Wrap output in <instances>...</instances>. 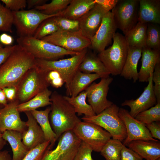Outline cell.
I'll list each match as a JSON object with an SVG mask.
<instances>
[{
    "mask_svg": "<svg viewBox=\"0 0 160 160\" xmlns=\"http://www.w3.org/2000/svg\"><path fill=\"white\" fill-rule=\"evenodd\" d=\"M36 65V59L18 44L7 60L0 66V89L17 87L27 71Z\"/></svg>",
    "mask_w": 160,
    "mask_h": 160,
    "instance_id": "6da1fadb",
    "label": "cell"
},
{
    "mask_svg": "<svg viewBox=\"0 0 160 160\" xmlns=\"http://www.w3.org/2000/svg\"><path fill=\"white\" fill-rule=\"evenodd\" d=\"M52 103L49 114L50 122L57 140L65 132L73 130L81 121L73 107L56 91L50 97Z\"/></svg>",
    "mask_w": 160,
    "mask_h": 160,
    "instance_id": "7a4b0ae2",
    "label": "cell"
},
{
    "mask_svg": "<svg viewBox=\"0 0 160 160\" xmlns=\"http://www.w3.org/2000/svg\"><path fill=\"white\" fill-rule=\"evenodd\" d=\"M48 71L36 65L27 71L17 86L16 99L20 103L28 101L48 88L50 85L46 78Z\"/></svg>",
    "mask_w": 160,
    "mask_h": 160,
    "instance_id": "3957f363",
    "label": "cell"
},
{
    "mask_svg": "<svg viewBox=\"0 0 160 160\" xmlns=\"http://www.w3.org/2000/svg\"><path fill=\"white\" fill-rule=\"evenodd\" d=\"M16 42L17 44L37 59L57 60L65 55L73 56L79 52L67 50L42 39H36L33 36L18 37Z\"/></svg>",
    "mask_w": 160,
    "mask_h": 160,
    "instance_id": "277c9868",
    "label": "cell"
},
{
    "mask_svg": "<svg viewBox=\"0 0 160 160\" xmlns=\"http://www.w3.org/2000/svg\"><path fill=\"white\" fill-rule=\"evenodd\" d=\"M119 107L113 103L98 114L93 116H84V121L97 125L109 132L113 139L123 141L127 136L124 123L119 115Z\"/></svg>",
    "mask_w": 160,
    "mask_h": 160,
    "instance_id": "5b68a950",
    "label": "cell"
},
{
    "mask_svg": "<svg viewBox=\"0 0 160 160\" xmlns=\"http://www.w3.org/2000/svg\"><path fill=\"white\" fill-rule=\"evenodd\" d=\"M112 45L99 53L97 56L113 76L120 75L127 57L128 46L124 36L116 32Z\"/></svg>",
    "mask_w": 160,
    "mask_h": 160,
    "instance_id": "8992f818",
    "label": "cell"
},
{
    "mask_svg": "<svg viewBox=\"0 0 160 160\" xmlns=\"http://www.w3.org/2000/svg\"><path fill=\"white\" fill-rule=\"evenodd\" d=\"M87 52L86 48L67 58L53 60L36 59V64L44 70H54L59 73L65 84L67 95L72 79Z\"/></svg>",
    "mask_w": 160,
    "mask_h": 160,
    "instance_id": "52a82bcc",
    "label": "cell"
},
{
    "mask_svg": "<svg viewBox=\"0 0 160 160\" xmlns=\"http://www.w3.org/2000/svg\"><path fill=\"white\" fill-rule=\"evenodd\" d=\"M12 12L13 24L15 26L19 37L33 36L42 22L48 18L60 15V13L47 15L34 9Z\"/></svg>",
    "mask_w": 160,
    "mask_h": 160,
    "instance_id": "ba28073f",
    "label": "cell"
},
{
    "mask_svg": "<svg viewBox=\"0 0 160 160\" xmlns=\"http://www.w3.org/2000/svg\"><path fill=\"white\" fill-rule=\"evenodd\" d=\"M76 135L88 145L93 151L100 152L112 137L110 134L96 124L81 121L73 129Z\"/></svg>",
    "mask_w": 160,
    "mask_h": 160,
    "instance_id": "9c48e42d",
    "label": "cell"
},
{
    "mask_svg": "<svg viewBox=\"0 0 160 160\" xmlns=\"http://www.w3.org/2000/svg\"><path fill=\"white\" fill-rule=\"evenodd\" d=\"M139 0H119L111 11L117 28L125 35L138 22Z\"/></svg>",
    "mask_w": 160,
    "mask_h": 160,
    "instance_id": "30bf717a",
    "label": "cell"
},
{
    "mask_svg": "<svg viewBox=\"0 0 160 160\" xmlns=\"http://www.w3.org/2000/svg\"><path fill=\"white\" fill-rule=\"evenodd\" d=\"M81 142L73 130L66 131L59 138L56 148L48 149L41 160H73Z\"/></svg>",
    "mask_w": 160,
    "mask_h": 160,
    "instance_id": "8fae6325",
    "label": "cell"
},
{
    "mask_svg": "<svg viewBox=\"0 0 160 160\" xmlns=\"http://www.w3.org/2000/svg\"><path fill=\"white\" fill-rule=\"evenodd\" d=\"M70 51L80 52L90 47V39L79 30L66 31L58 30L42 39Z\"/></svg>",
    "mask_w": 160,
    "mask_h": 160,
    "instance_id": "7c38bea8",
    "label": "cell"
},
{
    "mask_svg": "<svg viewBox=\"0 0 160 160\" xmlns=\"http://www.w3.org/2000/svg\"><path fill=\"white\" fill-rule=\"evenodd\" d=\"M113 80V78L110 76L102 78L99 82H92L85 90L89 104L96 115L113 103L107 98L109 86Z\"/></svg>",
    "mask_w": 160,
    "mask_h": 160,
    "instance_id": "4fadbf2b",
    "label": "cell"
},
{
    "mask_svg": "<svg viewBox=\"0 0 160 160\" xmlns=\"http://www.w3.org/2000/svg\"><path fill=\"white\" fill-rule=\"evenodd\" d=\"M117 28L113 13L111 11L108 12L103 17L97 31L90 39L91 48L99 53L105 49L111 43Z\"/></svg>",
    "mask_w": 160,
    "mask_h": 160,
    "instance_id": "5bb4252c",
    "label": "cell"
},
{
    "mask_svg": "<svg viewBox=\"0 0 160 160\" xmlns=\"http://www.w3.org/2000/svg\"><path fill=\"white\" fill-rule=\"evenodd\" d=\"M118 114L127 132V137L123 141V145L127 146L131 141L137 140H157L152 137L145 125L132 117L127 110L119 108Z\"/></svg>",
    "mask_w": 160,
    "mask_h": 160,
    "instance_id": "9a60e30c",
    "label": "cell"
},
{
    "mask_svg": "<svg viewBox=\"0 0 160 160\" xmlns=\"http://www.w3.org/2000/svg\"><path fill=\"white\" fill-rule=\"evenodd\" d=\"M20 103L16 99L0 109V131L7 130L23 133L27 129L26 122L21 119L17 106Z\"/></svg>",
    "mask_w": 160,
    "mask_h": 160,
    "instance_id": "2e32d148",
    "label": "cell"
},
{
    "mask_svg": "<svg viewBox=\"0 0 160 160\" xmlns=\"http://www.w3.org/2000/svg\"><path fill=\"white\" fill-rule=\"evenodd\" d=\"M153 73L151 74L148 84L141 95L135 100H126L122 103V106H127L130 108V114L135 118L140 113L155 105L157 101L153 89L152 81Z\"/></svg>",
    "mask_w": 160,
    "mask_h": 160,
    "instance_id": "e0dca14e",
    "label": "cell"
},
{
    "mask_svg": "<svg viewBox=\"0 0 160 160\" xmlns=\"http://www.w3.org/2000/svg\"><path fill=\"white\" fill-rule=\"evenodd\" d=\"M107 12L102 6L95 3L92 9L78 20L79 30L84 36L90 40Z\"/></svg>",
    "mask_w": 160,
    "mask_h": 160,
    "instance_id": "ac0fdd59",
    "label": "cell"
},
{
    "mask_svg": "<svg viewBox=\"0 0 160 160\" xmlns=\"http://www.w3.org/2000/svg\"><path fill=\"white\" fill-rule=\"evenodd\" d=\"M27 118V129L22 133V141L30 150L46 141L44 133L30 111L24 112Z\"/></svg>",
    "mask_w": 160,
    "mask_h": 160,
    "instance_id": "d6986e66",
    "label": "cell"
},
{
    "mask_svg": "<svg viewBox=\"0 0 160 160\" xmlns=\"http://www.w3.org/2000/svg\"><path fill=\"white\" fill-rule=\"evenodd\" d=\"M141 65L138 72L139 81L148 82L156 65L160 62V50L145 47L142 49Z\"/></svg>",
    "mask_w": 160,
    "mask_h": 160,
    "instance_id": "ffe728a7",
    "label": "cell"
},
{
    "mask_svg": "<svg viewBox=\"0 0 160 160\" xmlns=\"http://www.w3.org/2000/svg\"><path fill=\"white\" fill-rule=\"evenodd\" d=\"M138 22L160 24V0H139Z\"/></svg>",
    "mask_w": 160,
    "mask_h": 160,
    "instance_id": "44dd1931",
    "label": "cell"
},
{
    "mask_svg": "<svg viewBox=\"0 0 160 160\" xmlns=\"http://www.w3.org/2000/svg\"><path fill=\"white\" fill-rule=\"evenodd\" d=\"M127 146L146 160H155L160 158V143L158 140H135Z\"/></svg>",
    "mask_w": 160,
    "mask_h": 160,
    "instance_id": "7402d4cb",
    "label": "cell"
},
{
    "mask_svg": "<svg viewBox=\"0 0 160 160\" xmlns=\"http://www.w3.org/2000/svg\"><path fill=\"white\" fill-rule=\"evenodd\" d=\"M142 48L128 46L126 60L120 74L127 79H132L135 83L138 79L137 70L138 61L141 56Z\"/></svg>",
    "mask_w": 160,
    "mask_h": 160,
    "instance_id": "603a6c76",
    "label": "cell"
},
{
    "mask_svg": "<svg viewBox=\"0 0 160 160\" xmlns=\"http://www.w3.org/2000/svg\"><path fill=\"white\" fill-rule=\"evenodd\" d=\"M79 70L87 73H94L101 78L109 76L110 73L96 54L92 52L87 53L80 64Z\"/></svg>",
    "mask_w": 160,
    "mask_h": 160,
    "instance_id": "cb8c5ba5",
    "label": "cell"
},
{
    "mask_svg": "<svg viewBox=\"0 0 160 160\" xmlns=\"http://www.w3.org/2000/svg\"><path fill=\"white\" fill-rule=\"evenodd\" d=\"M95 0H71L59 16L70 19L78 20L94 6Z\"/></svg>",
    "mask_w": 160,
    "mask_h": 160,
    "instance_id": "d4e9b609",
    "label": "cell"
},
{
    "mask_svg": "<svg viewBox=\"0 0 160 160\" xmlns=\"http://www.w3.org/2000/svg\"><path fill=\"white\" fill-rule=\"evenodd\" d=\"M101 78L97 73H87L79 70L76 72L69 86L67 96L75 97L79 93L84 91L94 81Z\"/></svg>",
    "mask_w": 160,
    "mask_h": 160,
    "instance_id": "484cf974",
    "label": "cell"
},
{
    "mask_svg": "<svg viewBox=\"0 0 160 160\" xmlns=\"http://www.w3.org/2000/svg\"><path fill=\"white\" fill-rule=\"evenodd\" d=\"M50 110V107H49L44 110H36L30 111L40 127L46 141L50 142L49 150L52 148L57 141L56 134L52 128L49 120Z\"/></svg>",
    "mask_w": 160,
    "mask_h": 160,
    "instance_id": "4316f807",
    "label": "cell"
},
{
    "mask_svg": "<svg viewBox=\"0 0 160 160\" xmlns=\"http://www.w3.org/2000/svg\"><path fill=\"white\" fill-rule=\"evenodd\" d=\"M2 137L11 148L13 154L12 160H21L29 151L23 142L22 133L7 130L2 133Z\"/></svg>",
    "mask_w": 160,
    "mask_h": 160,
    "instance_id": "83f0119b",
    "label": "cell"
},
{
    "mask_svg": "<svg viewBox=\"0 0 160 160\" xmlns=\"http://www.w3.org/2000/svg\"><path fill=\"white\" fill-rule=\"evenodd\" d=\"M52 93L48 88L36 95L28 101L20 103L17 109L20 112L31 111L39 108L51 105L50 97Z\"/></svg>",
    "mask_w": 160,
    "mask_h": 160,
    "instance_id": "f1b7e54d",
    "label": "cell"
},
{
    "mask_svg": "<svg viewBox=\"0 0 160 160\" xmlns=\"http://www.w3.org/2000/svg\"><path fill=\"white\" fill-rule=\"evenodd\" d=\"M147 24L138 22L136 25L124 36L128 46L145 47Z\"/></svg>",
    "mask_w": 160,
    "mask_h": 160,
    "instance_id": "f546056e",
    "label": "cell"
},
{
    "mask_svg": "<svg viewBox=\"0 0 160 160\" xmlns=\"http://www.w3.org/2000/svg\"><path fill=\"white\" fill-rule=\"evenodd\" d=\"M63 97L73 107L78 116L84 114V116H90L96 115L91 106L86 102L87 93L85 90L75 97L68 96Z\"/></svg>",
    "mask_w": 160,
    "mask_h": 160,
    "instance_id": "4dcf8cb0",
    "label": "cell"
},
{
    "mask_svg": "<svg viewBox=\"0 0 160 160\" xmlns=\"http://www.w3.org/2000/svg\"><path fill=\"white\" fill-rule=\"evenodd\" d=\"M123 145L120 140L111 139L103 147L100 152V154L106 160H120Z\"/></svg>",
    "mask_w": 160,
    "mask_h": 160,
    "instance_id": "1f68e13d",
    "label": "cell"
},
{
    "mask_svg": "<svg viewBox=\"0 0 160 160\" xmlns=\"http://www.w3.org/2000/svg\"><path fill=\"white\" fill-rule=\"evenodd\" d=\"M145 47L160 50V27L154 23H147Z\"/></svg>",
    "mask_w": 160,
    "mask_h": 160,
    "instance_id": "d6a6232c",
    "label": "cell"
},
{
    "mask_svg": "<svg viewBox=\"0 0 160 160\" xmlns=\"http://www.w3.org/2000/svg\"><path fill=\"white\" fill-rule=\"evenodd\" d=\"M71 0H52L49 3L36 7L33 9L47 15H55L63 11Z\"/></svg>",
    "mask_w": 160,
    "mask_h": 160,
    "instance_id": "836d02e7",
    "label": "cell"
},
{
    "mask_svg": "<svg viewBox=\"0 0 160 160\" xmlns=\"http://www.w3.org/2000/svg\"><path fill=\"white\" fill-rule=\"evenodd\" d=\"M144 124L160 121V102L154 106L139 113L135 118Z\"/></svg>",
    "mask_w": 160,
    "mask_h": 160,
    "instance_id": "e575fe53",
    "label": "cell"
},
{
    "mask_svg": "<svg viewBox=\"0 0 160 160\" xmlns=\"http://www.w3.org/2000/svg\"><path fill=\"white\" fill-rule=\"evenodd\" d=\"M58 28L52 17L44 21L36 31L33 37L41 39L43 38L55 33L59 30Z\"/></svg>",
    "mask_w": 160,
    "mask_h": 160,
    "instance_id": "d590c367",
    "label": "cell"
},
{
    "mask_svg": "<svg viewBox=\"0 0 160 160\" xmlns=\"http://www.w3.org/2000/svg\"><path fill=\"white\" fill-rule=\"evenodd\" d=\"M13 23L12 12L0 2V31L12 33Z\"/></svg>",
    "mask_w": 160,
    "mask_h": 160,
    "instance_id": "8d00e7d4",
    "label": "cell"
},
{
    "mask_svg": "<svg viewBox=\"0 0 160 160\" xmlns=\"http://www.w3.org/2000/svg\"><path fill=\"white\" fill-rule=\"evenodd\" d=\"M59 30L66 31H76L79 30L78 20L70 19L60 16L52 17Z\"/></svg>",
    "mask_w": 160,
    "mask_h": 160,
    "instance_id": "74e56055",
    "label": "cell"
},
{
    "mask_svg": "<svg viewBox=\"0 0 160 160\" xmlns=\"http://www.w3.org/2000/svg\"><path fill=\"white\" fill-rule=\"evenodd\" d=\"M49 145V141H45L30 150L21 160H41Z\"/></svg>",
    "mask_w": 160,
    "mask_h": 160,
    "instance_id": "f35d334b",
    "label": "cell"
},
{
    "mask_svg": "<svg viewBox=\"0 0 160 160\" xmlns=\"http://www.w3.org/2000/svg\"><path fill=\"white\" fill-rule=\"evenodd\" d=\"M92 149L82 141L73 160H93L92 156Z\"/></svg>",
    "mask_w": 160,
    "mask_h": 160,
    "instance_id": "ab89813d",
    "label": "cell"
},
{
    "mask_svg": "<svg viewBox=\"0 0 160 160\" xmlns=\"http://www.w3.org/2000/svg\"><path fill=\"white\" fill-rule=\"evenodd\" d=\"M152 81L154 83L153 89L157 103L160 102V62L157 63L155 67Z\"/></svg>",
    "mask_w": 160,
    "mask_h": 160,
    "instance_id": "60d3db41",
    "label": "cell"
},
{
    "mask_svg": "<svg viewBox=\"0 0 160 160\" xmlns=\"http://www.w3.org/2000/svg\"><path fill=\"white\" fill-rule=\"evenodd\" d=\"M5 7L12 11L23 10L27 6L26 0H1Z\"/></svg>",
    "mask_w": 160,
    "mask_h": 160,
    "instance_id": "b9f144b4",
    "label": "cell"
},
{
    "mask_svg": "<svg viewBox=\"0 0 160 160\" xmlns=\"http://www.w3.org/2000/svg\"><path fill=\"white\" fill-rule=\"evenodd\" d=\"M120 160H143L136 152L123 145L121 152Z\"/></svg>",
    "mask_w": 160,
    "mask_h": 160,
    "instance_id": "7bdbcfd3",
    "label": "cell"
},
{
    "mask_svg": "<svg viewBox=\"0 0 160 160\" xmlns=\"http://www.w3.org/2000/svg\"><path fill=\"white\" fill-rule=\"evenodd\" d=\"M16 44L6 46L4 47L0 43V66L7 60L14 50Z\"/></svg>",
    "mask_w": 160,
    "mask_h": 160,
    "instance_id": "ee69618b",
    "label": "cell"
},
{
    "mask_svg": "<svg viewBox=\"0 0 160 160\" xmlns=\"http://www.w3.org/2000/svg\"><path fill=\"white\" fill-rule=\"evenodd\" d=\"M153 138L160 140V123L159 121H154L145 124Z\"/></svg>",
    "mask_w": 160,
    "mask_h": 160,
    "instance_id": "f6af8a7d",
    "label": "cell"
},
{
    "mask_svg": "<svg viewBox=\"0 0 160 160\" xmlns=\"http://www.w3.org/2000/svg\"><path fill=\"white\" fill-rule=\"evenodd\" d=\"M4 92L7 100L10 102L16 99L17 88L15 86H10L1 89Z\"/></svg>",
    "mask_w": 160,
    "mask_h": 160,
    "instance_id": "bcb514c9",
    "label": "cell"
},
{
    "mask_svg": "<svg viewBox=\"0 0 160 160\" xmlns=\"http://www.w3.org/2000/svg\"><path fill=\"white\" fill-rule=\"evenodd\" d=\"M119 0H95V2L102 6L107 12L111 11L116 6Z\"/></svg>",
    "mask_w": 160,
    "mask_h": 160,
    "instance_id": "7dc6e473",
    "label": "cell"
},
{
    "mask_svg": "<svg viewBox=\"0 0 160 160\" xmlns=\"http://www.w3.org/2000/svg\"><path fill=\"white\" fill-rule=\"evenodd\" d=\"M14 41L13 37L10 35L4 33L0 35V43L6 46L12 45Z\"/></svg>",
    "mask_w": 160,
    "mask_h": 160,
    "instance_id": "c3c4849f",
    "label": "cell"
},
{
    "mask_svg": "<svg viewBox=\"0 0 160 160\" xmlns=\"http://www.w3.org/2000/svg\"><path fill=\"white\" fill-rule=\"evenodd\" d=\"M47 0H27V6L28 9L34 8L35 7L43 5L46 3Z\"/></svg>",
    "mask_w": 160,
    "mask_h": 160,
    "instance_id": "681fc988",
    "label": "cell"
},
{
    "mask_svg": "<svg viewBox=\"0 0 160 160\" xmlns=\"http://www.w3.org/2000/svg\"><path fill=\"white\" fill-rule=\"evenodd\" d=\"M64 83L62 77L55 79L51 81L49 83L53 87L59 88L62 87Z\"/></svg>",
    "mask_w": 160,
    "mask_h": 160,
    "instance_id": "f907efd6",
    "label": "cell"
},
{
    "mask_svg": "<svg viewBox=\"0 0 160 160\" xmlns=\"http://www.w3.org/2000/svg\"><path fill=\"white\" fill-rule=\"evenodd\" d=\"M9 152L6 150L0 151V160H12Z\"/></svg>",
    "mask_w": 160,
    "mask_h": 160,
    "instance_id": "816d5d0a",
    "label": "cell"
},
{
    "mask_svg": "<svg viewBox=\"0 0 160 160\" xmlns=\"http://www.w3.org/2000/svg\"><path fill=\"white\" fill-rule=\"evenodd\" d=\"M7 101L2 89H0V104L4 106L7 104Z\"/></svg>",
    "mask_w": 160,
    "mask_h": 160,
    "instance_id": "f5cc1de1",
    "label": "cell"
},
{
    "mask_svg": "<svg viewBox=\"0 0 160 160\" xmlns=\"http://www.w3.org/2000/svg\"><path fill=\"white\" fill-rule=\"evenodd\" d=\"M6 144V141L3 138L2 133L0 131V151Z\"/></svg>",
    "mask_w": 160,
    "mask_h": 160,
    "instance_id": "db71d44e",
    "label": "cell"
},
{
    "mask_svg": "<svg viewBox=\"0 0 160 160\" xmlns=\"http://www.w3.org/2000/svg\"><path fill=\"white\" fill-rule=\"evenodd\" d=\"M4 106L1 105L0 104V109L3 107Z\"/></svg>",
    "mask_w": 160,
    "mask_h": 160,
    "instance_id": "11a10c76",
    "label": "cell"
},
{
    "mask_svg": "<svg viewBox=\"0 0 160 160\" xmlns=\"http://www.w3.org/2000/svg\"><path fill=\"white\" fill-rule=\"evenodd\" d=\"M160 160V158H159L156 160Z\"/></svg>",
    "mask_w": 160,
    "mask_h": 160,
    "instance_id": "9f6ffc18",
    "label": "cell"
}]
</instances>
